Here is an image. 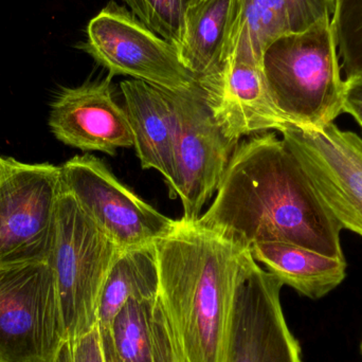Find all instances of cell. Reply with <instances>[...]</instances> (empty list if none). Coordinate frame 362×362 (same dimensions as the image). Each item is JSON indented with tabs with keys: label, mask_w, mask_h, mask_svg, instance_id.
<instances>
[{
	"label": "cell",
	"mask_w": 362,
	"mask_h": 362,
	"mask_svg": "<svg viewBox=\"0 0 362 362\" xmlns=\"http://www.w3.org/2000/svg\"><path fill=\"white\" fill-rule=\"evenodd\" d=\"M102 348H103L104 362H122L117 356L114 348H112V341H110V335L107 332L101 331Z\"/></svg>",
	"instance_id": "cell-25"
},
{
	"label": "cell",
	"mask_w": 362,
	"mask_h": 362,
	"mask_svg": "<svg viewBox=\"0 0 362 362\" xmlns=\"http://www.w3.org/2000/svg\"><path fill=\"white\" fill-rule=\"evenodd\" d=\"M289 33L291 27L285 0H232L216 69L231 57H242L262 64L266 49L278 38Z\"/></svg>",
	"instance_id": "cell-15"
},
{
	"label": "cell",
	"mask_w": 362,
	"mask_h": 362,
	"mask_svg": "<svg viewBox=\"0 0 362 362\" xmlns=\"http://www.w3.org/2000/svg\"><path fill=\"white\" fill-rule=\"evenodd\" d=\"M82 48L112 76H129L171 91L198 86L177 49L115 1L91 19Z\"/></svg>",
	"instance_id": "cell-8"
},
{
	"label": "cell",
	"mask_w": 362,
	"mask_h": 362,
	"mask_svg": "<svg viewBox=\"0 0 362 362\" xmlns=\"http://www.w3.org/2000/svg\"><path fill=\"white\" fill-rule=\"evenodd\" d=\"M283 286L250 251L243 252L230 362H303L299 342L283 313Z\"/></svg>",
	"instance_id": "cell-11"
},
{
	"label": "cell",
	"mask_w": 362,
	"mask_h": 362,
	"mask_svg": "<svg viewBox=\"0 0 362 362\" xmlns=\"http://www.w3.org/2000/svg\"><path fill=\"white\" fill-rule=\"evenodd\" d=\"M57 362H104L99 327L64 344Z\"/></svg>",
	"instance_id": "cell-22"
},
{
	"label": "cell",
	"mask_w": 362,
	"mask_h": 362,
	"mask_svg": "<svg viewBox=\"0 0 362 362\" xmlns=\"http://www.w3.org/2000/svg\"><path fill=\"white\" fill-rule=\"evenodd\" d=\"M112 78L64 89L57 95L51 106L49 125L59 141L110 156H115L119 148H134L127 112L112 95Z\"/></svg>",
	"instance_id": "cell-12"
},
{
	"label": "cell",
	"mask_w": 362,
	"mask_h": 362,
	"mask_svg": "<svg viewBox=\"0 0 362 362\" xmlns=\"http://www.w3.org/2000/svg\"><path fill=\"white\" fill-rule=\"evenodd\" d=\"M59 168L63 192L118 248L151 246L175 229L177 221L136 195L101 159L76 156Z\"/></svg>",
	"instance_id": "cell-7"
},
{
	"label": "cell",
	"mask_w": 362,
	"mask_h": 362,
	"mask_svg": "<svg viewBox=\"0 0 362 362\" xmlns=\"http://www.w3.org/2000/svg\"><path fill=\"white\" fill-rule=\"evenodd\" d=\"M120 88L142 169L158 171L175 198V114L170 90L134 78L123 81Z\"/></svg>",
	"instance_id": "cell-13"
},
{
	"label": "cell",
	"mask_w": 362,
	"mask_h": 362,
	"mask_svg": "<svg viewBox=\"0 0 362 362\" xmlns=\"http://www.w3.org/2000/svg\"><path fill=\"white\" fill-rule=\"evenodd\" d=\"M361 353H362V341H361Z\"/></svg>",
	"instance_id": "cell-27"
},
{
	"label": "cell",
	"mask_w": 362,
	"mask_h": 362,
	"mask_svg": "<svg viewBox=\"0 0 362 362\" xmlns=\"http://www.w3.org/2000/svg\"><path fill=\"white\" fill-rule=\"evenodd\" d=\"M155 245L121 249L108 272L98 308V327L106 331L121 308L134 299L155 300L158 295Z\"/></svg>",
	"instance_id": "cell-16"
},
{
	"label": "cell",
	"mask_w": 362,
	"mask_h": 362,
	"mask_svg": "<svg viewBox=\"0 0 362 362\" xmlns=\"http://www.w3.org/2000/svg\"><path fill=\"white\" fill-rule=\"evenodd\" d=\"M118 248L70 194L62 192L57 206L52 268L67 340L98 325V308Z\"/></svg>",
	"instance_id": "cell-4"
},
{
	"label": "cell",
	"mask_w": 362,
	"mask_h": 362,
	"mask_svg": "<svg viewBox=\"0 0 362 362\" xmlns=\"http://www.w3.org/2000/svg\"><path fill=\"white\" fill-rule=\"evenodd\" d=\"M175 114V197L183 221H196L217 187L240 142L226 137L204 102L199 85L170 90Z\"/></svg>",
	"instance_id": "cell-10"
},
{
	"label": "cell",
	"mask_w": 362,
	"mask_h": 362,
	"mask_svg": "<svg viewBox=\"0 0 362 362\" xmlns=\"http://www.w3.org/2000/svg\"><path fill=\"white\" fill-rule=\"evenodd\" d=\"M157 300L176 362L231 361L240 259L245 249L196 221L178 219L155 244Z\"/></svg>",
	"instance_id": "cell-2"
},
{
	"label": "cell",
	"mask_w": 362,
	"mask_h": 362,
	"mask_svg": "<svg viewBox=\"0 0 362 362\" xmlns=\"http://www.w3.org/2000/svg\"><path fill=\"white\" fill-rule=\"evenodd\" d=\"M6 163H8V159H4L0 157V177H1L2 174H4V169L6 167Z\"/></svg>",
	"instance_id": "cell-26"
},
{
	"label": "cell",
	"mask_w": 362,
	"mask_h": 362,
	"mask_svg": "<svg viewBox=\"0 0 362 362\" xmlns=\"http://www.w3.org/2000/svg\"><path fill=\"white\" fill-rule=\"evenodd\" d=\"M66 341L50 265L0 267V362H57Z\"/></svg>",
	"instance_id": "cell-5"
},
{
	"label": "cell",
	"mask_w": 362,
	"mask_h": 362,
	"mask_svg": "<svg viewBox=\"0 0 362 362\" xmlns=\"http://www.w3.org/2000/svg\"><path fill=\"white\" fill-rule=\"evenodd\" d=\"M249 251L283 285L310 299L325 297L346 276L348 265L344 257H327L291 243H257Z\"/></svg>",
	"instance_id": "cell-14"
},
{
	"label": "cell",
	"mask_w": 362,
	"mask_h": 362,
	"mask_svg": "<svg viewBox=\"0 0 362 362\" xmlns=\"http://www.w3.org/2000/svg\"><path fill=\"white\" fill-rule=\"evenodd\" d=\"M332 27L344 81L362 78V0H336Z\"/></svg>",
	"instance_id": "cell-19"
},
{
	"label": "cell",
	"mask_w": 362,
	"mask_h": 362,
	"mask_svg": "<svg viewBox=\"0 0 362 362\" xmlns=\"http://www.w3.org/2000/svg\"><path fill=\"white\" fill-rule=\"evenodd\" d=\"M280 133L327 210L362 236V139L334 123L305 129L287 123Z\"/></svg>",
	"instance_id": "cell-9"
},
{
	"label": "cell",
	"mask_w": 362,
	"mask_h": 362,
	"mask_svg": "<svg viewBox=\"0 0 362 362\" xmlns=\"http://www.w3.org/2000/svg\"><path fill=\"white\" fill-rule=\"evenodd\" d=\"M153 354L154 362H176L167 320L157 299L153 316Z\"/></svg>",
	"instance_id": "cell-23"
},
{
	"label": "cell",
	"mask_w": 362,
	"mask_h": 362,
	"mask_svg": "<svg viewBox=\"0 0 362 362\" xmlns=\"http://www.w3.org/2000/svg\"><path fill=\"white\" fill-rule=\"evenodd\" d=\"M262 64L272 102L291 124L320 129L344 112V80L332 21L278 38Z\"/></svg>",
	"instance_id": "cell-3"
},
{
	"label": "cell",
	"mask_w": 362,
	"mask_h": 362,
	"mask_svg": "<svg viewBox=\"0 0 362 362\" xmlns=\"http://www.w3.org/2000/svg\"><path fill=\"white\" fill-rule=\"evenodd\" d=\"M62 192L61 168L8 159L0 177V267L48 262Z\"/></svg>",
	"instance_id": "cell-6"
},
{
	"label": "cell",
	"mask_w": 362,
	"mask_h": 362,
	"mask_svg": "<svg viewBox=\"0 0 362 362\" xmlns=\"http://www.w3.org/2000/svg\"><path fill=\"white\" fill-rule=\"evenodd\" d=\"M232 0H195L185 11L180 57L198 82L218 65Z\"/></svg>",
	"instance_id": "cell-17"
},
{
	"label": "cell",
	"mask_w": 362,
	"mask_h": 362,
	"mask_svg": "<svg viewBox=\"0 0 362 362\" xmlns=\"http://www.w3.org/2000/svg\"><path fill=\"white\" fill-rule=\"evenodd\" d=\"M344 112L351 115L362 129V78L344 81Z\"/></svg>",
	"instance_id": "cell-24"
},
{
	"label": "cell",
	"mask_w": 362,
	"mask_h": 362,
	"mask_svg": "<svg viewBox=\"0 0 362 362\" xmlns=\"http://www.w3.org/2000/svg\"><path fill=\"white\" fill-rule=\"evenodd\" d=\"M196 223L245 250L257 243L284 242L344 257L341 226L274 133L238 144L214 200Z\"/></svg>",
	"instance_id": "cell-1"
},
{
	"label": "cell",
	"mask_w": 362,
	"mask_h": 362,
	"mask_svg": "<svg viewBox=\"0 0 362 362\" xmlns=\"http://www.w3.org/2000/svg\"><path fill=\"white\" fill-rule=\"evenodd\" d=\"M156 299L127 302L106 329L121 361L154 362L153 316Z\"/></svg>",
	"instance_id": "cell-18"
},
{
	"label": "cell",
	"mask_w": 362,
	"mask_h": 362,
	"mask_svg": "<svg viewBox=\"0 0 362 362\" xmlns=\"http://www.w3.org/2000/svg\"><path fill=\"white\" fill-rule=\"evenodd\" d=\"M291 33L303 32L317 23L332 21L336 0H285Z\"/></svg>",
	"instance_id": "cell-21"
},
{
	"label": "cell",
	"mask_w": 362,
	"mask_h": 362,
	"mask_svg": "<svg viewBox=\"0 0 362 362\" xmlns=\"http://www.w3.org/2000/svg\"><path fill=\"white\" fill-rule=\"evenodd\" d=\"M148 29L171 42L178 53L185 33V11L195 0H123Z\"/></svg>",
	"instance_id": "cell-20"
}]
</instances>
